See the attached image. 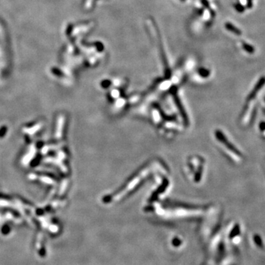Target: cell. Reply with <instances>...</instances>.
I'll use <instances>...</instances> for the list:
<instances>
[{"label":"cell","mask_w":265,"mask_h":265,"mask_svg":"<svg viewBox=\"0 0 265 265\" xmlns=\"http://www.w3.org/2000/svg\"><path fill=\"white\" fill-rule=\"evenodd\" d=\"M225 26H226L227 29H228V30L231 31V32L236 33V34H237V35L242 34V32H241V31L239 30L238 28H236V27H234L233 25H231V23H227Z\"/></svg>","instance_id":"obj_1"},{"label":"cell","mask_w":265,"mask_h":265,"mask_svg":"<svg viewBox=\"0 0 265 265\" xmlns=\"http://www.w3.org/2000/svg\"><path fill=\"white\" fill-rule=\"evenodd\" d=\"M242 45H243L244 49H245V50L247 51V52H249L250 54L253 53L254 51H255V49H254V47H253V46H251V45L248 44V43H245V42H243V43H242Z\"/></svg>","instance_id":"obj_2"}]
</instances>
